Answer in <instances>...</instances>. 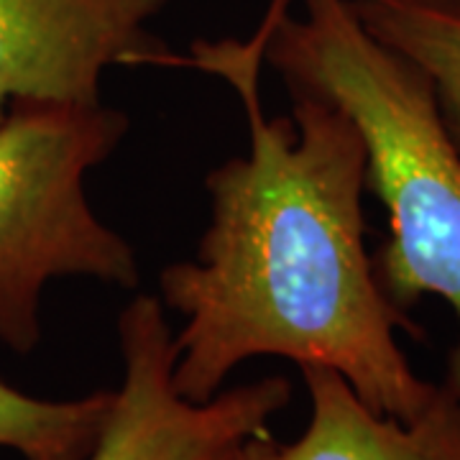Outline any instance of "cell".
Returning a JSON list of instances; mask_svg holds the SVG:
<instances>
[{"mask_svg": "<svg viewBox=\"0 0 460 460\" xmlns=\"http://www.w3.org/2000/svg\"><path fill=\"white\" fill-rule=\"evenodd\" d=\"M269 23L248 39H198L174 66L217 77L246 115L243 156L210 169V223L190 261L169 263L159 299L180 314L174 386L192 402L253 358L330 368L381 414L411 420L435 386L396 330H417L384 295L366 248V148L330 100L289 90L292 113L261 98Z\"/></svg>", "mask_w": 460, "mask_h": 460, "instance_id": "obj_1", "label": "cell"}, {"mask_svg": "<svg viewBox=\"0 0 460 460\" xmlns=\"http://www.w3.org/2000/svg\"><path fill=\"white\" fill-rule=\"evenodd\" d=\"M263 65L287 90L335 102L366 148V187L389 235L374 253L399 313L440 296L458 320L445 386L460 399V154L428 77L363 26L350 0H269Z\"/></svg>", "mask_w": 460, "mask_h": 460, "instance_id": "obj_2", "label": "cell"}, {"mask_svg": "<svg viewBox=\"0 0 460 460\" xmlns=\"http://www.w3.org/2000/svg\"><path fill=\"white\" fill-rule=\"evenodd\" d=\"M100 102H16L0 120V343L31 356L57 279L136 289V248L93 210L84 180L128 133Z\"/></svg>", "mask_w": 460, "mask_h": 460, "instance_id": "obj_3", "label": "cell"}, {"mask_svg": "<svg viewBox=\"0 0 460 460\" xmlns=\"http://www.w3.org/2000/svg\"><path fill=\"white\" fill-rule=\"evenodd\" d=\"M115 330L123 376L84 460H228L292 402L284 376L220 389L205 402L181 396L174 330L159 296H133Z\"/></svg>", "mask_w": 460, "mask_h": 460, "instance_id": "obj_4", "label": "cell"}, {"mask_svg": "<svg viewBox=\"0 0 460 460\" xmlns=\"http://www.w3.org/2000/svg\"><path fill=\"white\" fill-rule=\"evenodd\" d=\"M169 0H0V120L16 102H100L111 66H174L148 31Z\"/></svg>", "mask_w": 460, "mask_h": 460, "instance_id": "obj_5", "label": "cell"}, {"mask_svg": "<svg viewBox=\"0 0 460 460\" xmlns=\"http://www.w3.org/2000/svg\"><path fill=\"white\" fill-rule=\"evenodd\" d=\"M310 417L295 440L271 429L233 450L228 460H460V399L445 384L411 420L381 414L330 368H299Z\"/></svg>", "mask_w": 460, "mask_h": 460, "instance_id": "obj_6", "label": "cell"}, {"mask_svg": "<svg viewBox=\"0 0 460 460\" xmlns=\"http://www.w3.org/2000/svg\"><path fill=\"white\" fill-rule=\"evenodd\" d=\"M381 44L428 77L445 133L460 154V0H350Z\"/></svg>", "mask_w": 460, "mask_h": 460, "instance_id": "obj_7", "label": "cell"}, {"mask_svg": "<svg viewBox=\"0 0 460 460\" xmlns=\"http://www.w3.org/2000/svg\"><path fill=\"white\" fill-rule=\"evenodd\" d=\"M113 402L111 392L47 399L0 378V450L21 460H84Z\"/></svg>", "mask_w": 460, "mask_h": 460, "instance_id": "obj_8", "label": "cell"}]
</instances>
